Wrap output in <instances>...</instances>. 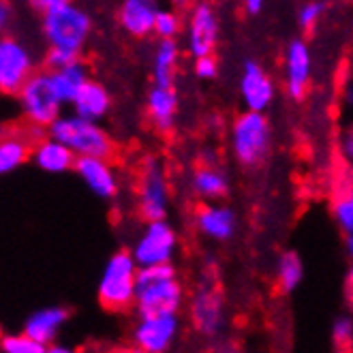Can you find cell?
Instances as JSON below:
<instances>
[{
  "label": "cell",
  "instance_id": "cell-13",
  "mask_svg": "<svg viewBox=\"0 0 353 353\" xmlns=\"http://www.w3.org/2000/svg\"><path fill=\"white\" fill-rule=\"evenodd\" d=\"M313 81V54L304 39L289 41L283 52V86L292 101H304Z\"/></svg>",
  "mask_w": 353,
  "mask_h": 353
},
{
  "label": "cell",
  "instance_id": "cell-19",
  "mask_svg": "<svg viewBox=\"0 0 353 353\" xmlns=\"http://www.w3.org/2000/svg\"><path fill=\"white\" fill-rule=\"evenodd\" d=\"M30 135H48V131L34 129L26 124L24 131L11 129V133L3 135V139H0V174L3 176L17 172L30 161L32 146L37 141V137H30Z\"/></svg>",
  "mask_w": 353,
  "mask_h": 353
},
{
  "label": "cell",
  "instance_id": "cell-25",
  "mask_svg": "<svg viewBox=\"0 0 353 353\" xmlns=\"http://www.w3.org/2000/svg\"><path fill=\"white\" fill-rule=\"evenodd\" d=\"M50 73H52L54 86H56L60 99L65 101V105H71L73 99L79 94V90L92 79L90 71H88V65L81 58L71 62V65H67V67H62V69L50 71Z\"/></svg>",
  "mask_w": 353,
  "mask_h": 353
},
{
  "label": "cell",
  "instance_id": "cell-28",
  "mask_svg": "<svg viewBox=\"0 0 353 353\" xmlns=\"http://www.w3.org/2000/svg\"><path fill=\"white\" fill-rule=\"evenodd\" d=\"M184 24L186 17L178 11V7H161L157 22H154V37L157 39H178L184 34Z\"/></svg>",
  "mask_w": 353,
  "mask_h": 353
},
{
  "label": "cell",
  "instance_id": "cell-4",
  "mask_svg": "<svg viewBox=\"0 0 353 353\" xmlns=\"http://www.w3.org/2000/svg\"><path fill=\"white\" fill-rule=\"evenodd\" d=\"M48 133L60 139L62 143H67L77 157L114 159L118 152L116 139L101 122L88 120L75 112L62 114L60 118H56Z\"/></svg>",
  "mask_w": 353,
  "mask_h": 353
},
{
  "label": "cell",
  "instance_id": "cell-35",
  "mask_svg": "<svg viewBox=\"0 0 353 353\" xmlns=\"http://www.w3.org/2000/svg\"><path fill=\"white\" fill-rule=\"evenodd\" d=\"M26 3H28V7H30L32 11H37L39 15H43V13H48V11H52V9L60 7V5L71 3V0H26Z\"/></svg>",
  "mask_w": 353,
  "mask_h": 353
},
{
  "label": "cell",
  "instance_id": "cell-11",
  "mask_svg": "<svg viewBox=\"0 0 353 353\" xmlns=\"http://www.w3.org/2000/svg\"><path fill=\"white\" fill-rule=\"evenodd\" d=\"M34 73L37 58L24 41L11 34L0 39V92L15 97Z\"/></svg>",
  "mask_w": 353,
  "mask_h": 353
},
{
  "label": "cell",
  "instance_id": "cell-17",
  "mask_svg": "<svg viewBox=\"0 0 353 353\" xmlns=\"http://www.w3.org/2000/svg\"><path fill=\"white\" fill-rule=\"evenodd\" d=\"M178 112H180V99H178V92L174 86L152 84L148 88L146 118L157 133H161V135L172 133L178 122Z\"/></svg>",
  "mask_w": 353,
  "mask_h": 353
},
{
  "label": "cell",
  "instance_id": "cell-1",
  "mask_svg": "<svg viewBox=\"0 0 353 353\" xmlns=\"http://www.w3.org/2000/svg\"><path fill=\"white\" fill-rule=\"evenodd\" d=\"M184 304L186 292L182 281L178 279V270L174 263L139 265L137 296L133 308L137 315L180 313Z\"/></svg>",
  "mask_w": 353,
  "mask_h": 353
},
{
  "label": "cell",
  "instance_id": "cell-32",
  "mask_svg": "<svg viewBox=\"0 0 353 353\" xmlns=\"http://www.w3.org/2000/svg\"><path fill=\"white\" fill-rule=\"evenodd\" d=\"M81 54L77 52H71V50H62V48H48L46 56H43V69L48 71H56V69H62L71 65V62L79 60Z\"/></svg>",
  "mask_w": 353,
  "mask_h": 353
},
{
  "label": "cell",
  "instance_id": "cell-36",
  "mask_svg": "<svg viewBox=\"0 0 353 353\" xmlns=\"http://www.w3.org/2000/svg\"><path fill=\"white\" fill-rule=\"evenodd\" d=\"M345 302L353 310V263L349 265L347 276H345Z\"/></svg>",
  "mask_w": 353,
  "mask_h": 353
},
{
  "label": "cell",
  "instance_id": "cell-33",
  "mask_svg": "<svg viewBox=\"0 0 353 353\" xmlns=\"http://www.w3.org/2000/svg\"><path fill=\"white\" fill-rule=\"evenodd\" d=\"M193 73L197 79L201 81H212L219 75V60L214 54H208V56H199L193 58Z\"/></svg>",
  "mask_w": 353,
  "mask_h": 353
},
{
  "label": "cell",
  "instance_id": "cell-9",
  "mask_svg": "<svg viewBox=\"0 0 353 353\" xmlns=\"http://www.w3.org/2000/svg\"><path fill=\"white\" fill-rule=\"evenodd\" d=\"M180 248V238L168 219L143 221L139 234L131 244V253L139 265L174 263Z\"/></svg>",
  "mask_w": 353,
  "mask_h": 353
},
{
  "label": "cell",
  "instance_id": "cell-8",
  "mask_svg": "<svg viewBox=\"0 0 353 353\" xmlns=\"http://www.w3.org/2000/svg\"><path fill=\"white\" fill-rule=\"evenodd\" d=\"M186 315L193 330L205 341H216L227 330V306L212 281H201L186 300Z\"/></svg>",
  "mask_w": 353,
  "mask_h": 353
},
{
  "label": "cell",
  "instance_id": "cell-31",
  "mask_svg": "<svg viewBox=\"0 0 353 353\" xmlns=\"http://www.w3.org/2000/svg\"><path fill=\"white\" fill-rule=\"evenodd\" d=\"M323 13H325L323 0H306V3H302L298 9V26L304 32H313L319 26Z\"/></svg>",
  "mask_w": 353,
  "mask_h": 353
},
{
  "label": "cell",
  "instance_id": "cell-2",
  "mask_svg": "<svg viewBox=\"0 0 353 353\" xmlns=\"http://www.w3.org/2000/svg\"><path fill=\"white\" fill-rule=\"evenodd\" d=\"M139 263L131 248L116 251L108 257L97 283V300L110 313H127L135 308Z\"/></svg>",
  "mask_w": 353,
  "mask_h": 353
},
{
  "label": "cell",
  "instance_id": "cell-16",
  "mask_svg": "<svg viewBox=\"0 0 353 353\" xmlns=\"http://www.w3.org/2000/svg\"><path fill=\"white\" fill-rule=\"evenodd\" d=\"M73 172L99 199L112 201L120 195V174L114 165V159L77 157Z\"/></svg>",
  "mask_w": 353,
  "mask_h": 353
},
{
  "label": "cell",
  "instance_id": "cell-30",
  "mask_svg": "<svg viewBox=\"0 0 353 353\" xmlns=\"http://www.w3.org/2000/svg\"><path fill=\"white\" fill-rule=\"evenodd\" d=\"M332 345L339 351H353V315H339L330 330Z\"/></svg>",
  "mask_w": 353,
  "mask_h": 353
},
{
  "label": "cell",
  "instance_id": "cell-18",
  "mask_svg": "<svg viewBox=\"0 0 353 353\" xmlns=\"http://www.w3.org/2000/svg\"><path fill=\"white\" fill-rule=\"evenodd\" d=\"M159 9L157 0H120L116 11L118 26L133 39H148L154 34Z\"/></svg>",
  "mask_w": 353,
  "mask_h": 353
},
{
  "label": "cell",
  "instance_id": "cell-41",
  "mask_svg": "<svg viewBox=\"0 0 353 353\" xmlns=\"http://www.w3.org/2000/svg\"><path fill=\"white\" fill-rule=\"evenodd\" d=\"M191 3H193V0H170V5H174V7H186Z\"/></svg>",
  "mask_w": 353,
  "mask_h": 353
},
{
  "label": "cell",
  "instance_id": "cell-12",
  "mask_svg": "<svg viewBox=\"0 0 353 353\" xmlns=\"http://www.w3.org/2000/svg\"><path fill=\"white\" fill-rule=\"evenodd\" d=\"M221 39V19L212 3L195 0L184 24V50L191 58L214 54Z\"/></svg>",
  "mask_w": 353,
  "mask_h": 353
},
{
  "label": "cell",
  "instance_id": "cell-10",
  "mask_svg": "<svg viewBox=\"0 0 353 353\" xmlns=\"http://www.w3.org/2000/svg\"><path fill=\"white\" fill-rule=\"evenodd\" d=\"M182 332V321L178 313H152L137 315L131 327L129 343L131 349L141 353H165L170 351Z\"/></svg>",
  "mask_w": 353,
  "mask_h": 353
},
{
  "label": "cell",
  "instance_id": "cell-38",
  "mask_svg": "<svg viewBox=\"0 0 353 353\" xmlns=\"http://www.w3.org/2000/svg\"><path fill=\"white\" fill-rule=\"evenodd\" d=\"M11 15H13V11H11V5L7 3V0H3V3H0V26H3V30L7 28V24H9Z\"/></svg>",
  "mask_w": 353,
  "mask_h": 353
},
{
  "label": "cell",
  "instance_id": "cell-5",
  "mask_svg": "<svg viewBox=\"0 0 353 353\" xmlns=\"http://www.w3.org/2000/svg\"><path fill=\"white\" fill-rule=\"evenodd\" d=\"M41 34L48 48H62L81 54L92 34L90 13L73 0L41 15Z\"/></svg>",
  "mask_w": 353,
  "mask_h": 353
},
{
  "label": "cell",
  "instance_id": "cell-42",
  "mask_svg": "<svg viewBox=\"0 0 353 353\" xmlns=\"http://www.w3.org/2000/svg\"><path fill=\"white\" fill-rule=\"evenodd\" d=\"M345 184H347V186H353V165H351V170H349L347 176H345Z\"/></svg>",
  "mask_w": 353,
  "mask_h": 353
},
{
  "label": "cell",
  "instance_id": "cell-37",
  "mask_svg": "<svg viewBox=\"0 0 353 353\" xmlns=\"http://www.w3.org/2000/svg\"><path fill=\"white\" fill-rule=\"evenodd\" d=\"M265 0H242V7L248 15H259L263 11Z\"/></svg>",
  "mask_w": 353,
  "mask_h": 353
},
{
  "label": "cell",
  "instance_id": "cell-20",
  "mask_svg": "<svg viewBox=\"0 0 353 353\" xmlns=\"http://www.w3.org/2000/svg\"><path fill=\"white\" fill-rule=\"evenodd\" d=\"M30 161L34 163L37 170L46 172L50 176H60V174L73 172L77 154L67 146V143H62L60 139H56L54 135L48 133L34 141Z\"/></svg>",
  "mask_w": 353,
  "mask_h": 353
},
{
  "label": "cell",
  "instance_id": "cell-27",
  "mask_svg": "<svg viewBox=\"0 0 353 353\" xmlns=\"http://www.w3.org/2000/svg\"><path fill=\"white\" fill-rule=\"evenodd\" d=\"M332 219H334L336 227L345 234H353V186H343V189L336 193V197L332 199L330 205Z\"/></svg>",
  "mask_w": 353,
  "mask_h": 353
},
{
  "label": "cell",
  "instance_id": "cell-21",
  "mask_svg": "<svg viewBox=\"0 0 353 353\" xmlns=\"http://www.w3.org/2000/svg\"><path fill=\"white\" fill-rule=\"evenodd\" d=\"M67 321H69V310L65 306H46L30 313L22 330L28 332V334L41 345H46L50 351V347L58 341L60 332L67 325Z\"/></svg>",
  "mask_w": 353,
  "mask_h": 353
},
{
  "label": "cell",
  "instance_id": "cell-40",
  "mask_svg": "<svg viewBox=\"0 0 353 353\" xmlns=\"http://www.w3.org/2000/svg\"><path fill=\"white\" fill-rule=\"evenodd\" d=\"M69 351H71L69 347H62V345H56V343L50 347V353H69Z\"/></svg>",
  "mask_w": 353,
  "mask_h": 353
},
{
  "label": "cell",
  "instance_id": "cell-14",
  "mask_svg": "<svg viewBox=\"0 0 353 353\" xmlns=\"http://www.w3.org/2000/svg\"><path fill=\"white\" fill-rule=\"evenodd\" d=\"M193 227L199 236L205 240H212L225 244L234 240L240 227L238 212L232 205L221 201H201L193 212Z\"/></svg>",
  "mask_w": 353,
  "mask_h": 353
},
{
  "label": "cell",
  "instance_id": "cell-24",
  "mask_svg": "<svg viewBox=\"0 0 353 353\" xmlns=\"http://www.w3.org/2000/svg\"><path fill=\"white\" fill-rule=\"evenodd\" d=\"M182 48L178 39H159L152 52V81L161 86H174L180 69Z\"/></svg>",
  "mask_w": 353,
  "mask_h": 353
},
{
  "label": "cell",
  "instance_id": "cell-26",
  "mask_svg": "<svg viewBox=\"0 0 353 353\" xmlns=\"http://www.w3.org/2000/svg\"><path fill=\"white\" fill-rule=\"evenodd\" d=\"M304 281V261L296 251H283L274 263V285L281 294L289 296Z\"/></svg>",
  "mask_w": 353,
  "mask_h": 353
},
{
  "label": "cell",
  "instance_id": "cell-3",
  "mask_svg": "<svg viewBox=\"0 0 353 353\" xmlns=\"http://www.w3.org/2000/svg\"><path fill=\"white\" fill-rule=\"evenodd\" d=\"M274 146V129L265 112L244 110L230 127V148L238 165L255 170L263 165Z\"/></svg>",
  "mask_w": 353,
  "mask_h": 353
},
{
  "label": "cell",
  "instance_id": "cell-15",
  "mask_svg": "<svg viewBox=\"0 0 353 353\" xmlns=\"http://www.w3.org/2000/svg\"><path fill=\"white\" fill-rule=\"evenodd\" d=\"M238 94L244 110L268 112L276 99V81L257 60H246L238 79Z\"/></svg>",
  "mask_w": 353,
  "mask_h": 353
},
{
  "label": "cell",
  "instance_id": "cell-34",
  "mask_svg": "<svg viewBox=\"0 0 353 353\" xmlns=\"http://www.w3.org/2000/svg\"><path fill=\"white\" fill-rule=\"evenodd\" d=\"M339 152H341L345 163L353 165V124H347V127L341 131V135H339Z\"/></svg>",
  "mask_w": 353,
  "mask_h": 353
},
{
  "label": "cell",
  "instance_id": "cell-29",
  "mask_svg": "<svg viewBox=\"0 0 353 353\" xmlns=\"http://www.w3.org/2000/svg\"><path fill=\"white\" fill-rule=\"evenodd\" d=\"M0 351L3 353H50L46 345L34 341L28 332H7L0 339Z\"/></svg>",
  "mask_w": 353,
  "mask_h": 353
},
{
  "label": "cell",
  "instance_id": "cell-6",
  "mask_svg": "<svg viewBox=\"0 0 353 353\" xmlns=\"http://www.w3.org/2000/svg\"><path fill=\"white\" fill-rule=\"evenodd\" d=\"M17 99V110L22 116L24 124L34 129H50L54 120L62 116L65 110V101L60 99L52 73L48 69L37 71L26 84L19 88L15 94Z\"/></svg>",
  "mask_w": 353,
  "mask_h": 353
},
{
  "label": "cell",
  "instance_id": "cell-22",
  "mask_svg": "<svg viewBox=\"0 0 353 353\" xmlns=\"http://www.w3.org/2000/svg\"><path fill=\"white\" fill-rule=\"evenodd\" d=\"M189 189L199 201H221L230 195V176L216 163H201L191 174Z\"/></svg>",
  "mask_w": 353,
  "mask_h": 353
},
{
  "label": "cell",
  "instance_id": "cell-39",
  "mask_svg": "<svg viewBox=\"0 0 353 353\" xmlns=\"http://www.w3.org/2000/svg\"><path fill=\"white\" fill-rule=\"evenodd\" d=\"M345 251H347V257H349L351 263H353V234L345 236Z\"/></svg>",
  "mask_w": 353,
  "mask_h": 353
},
{
  "label": "cell",
  "instance_id": "cell-7",
  "mask_svg": "<svg viewBox=\"0 0 353 353\" xmlns=\"http://www.w3.org/2000/svg\"><path fill=\"white\" fill-rule=\"evenodd\" d=\"M172 208V186L168 168L159 157H146L135 176V210L141 221L168 219Z\"/></svg>",
  "mask_w": 353,
  "mask_h": 353
},
{
  "label": "cell",
  "instance_id": "cell-23",
  "mask_svg": "<svg viewBox=\"0 0 353 353\" xmlns=\"http://www.w3.org/2000/svg\"><path fill=\"white\" fill-rule=\"evenodd\" d=\"M71 110L88 120H105L112 112V94L110 90L97 79H90L88 84L79 90V94L73 99Z\"/></svg>",
  "mask_w": 353,
  "mask_h": 353
}]
</instances>
